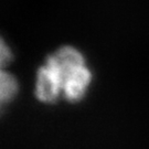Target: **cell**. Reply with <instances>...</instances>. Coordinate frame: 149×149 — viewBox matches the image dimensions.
I'll return each instance as SVG.
<instances>
[{"label": "cell", "instance_id": "obj_1", "mask_svg": "<svg viewBox=\"0 0 149 149\" xmlns=\"http://www.w3.org/2000/svg\"><path fill=\"white\" fill-rule=\"evenodd\" d=\"M92 81V73L84 55L73 47H62L49 55L38 70L36 96L41 102L52 103L60 95L68 101L83 98Z\"/></svg>", "mask_w": 149, "mask_h": 149}, {"label": "cell", "instance_id": "obj_2", "mask_svg": "<svg viewBox=\"0 0 149 149\" xmlns=\"http://www.w3.org/2000/svg\"><path fill=\"white\" fill-rule=\"evenodd\" d=\"M18 82L16 77L5 69H0V108L16 96Z\"/></svg>", "mask_w": 149, "mask_h": 149}, {"label": "cell", "instance_id": "obj_3", "mask_svg": "<svg viewBox=\"0 0 149 149\" xmlns=\"http://www.w3.org/2000/svg\"><path fill=\"white\" fill-rule=\"evenodd\" d=\"M12 59L10 49L0 37V69H5Z\"/></svg>", "mask_w": 149, "mask_h": 149}]
</instances>
